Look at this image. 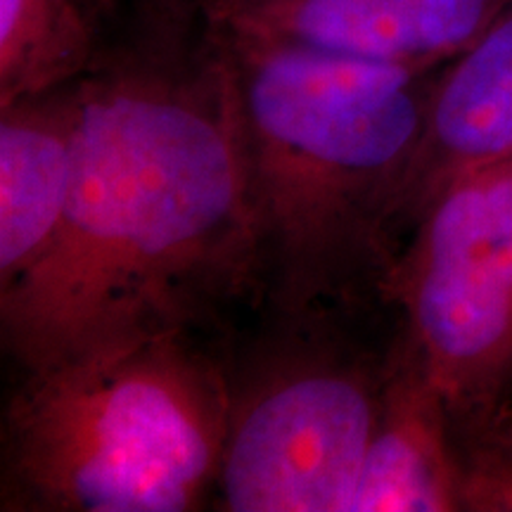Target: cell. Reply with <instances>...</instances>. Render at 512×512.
I'll return each mask as SVG.
<instances>
[{
	"instance_id": "cell-1",
	"label": "cell",
	"mask_w": 512,
	"mask_h": 512,
	"mask_svg": "<svg viewBox=\"0 0 512 512\" xmlns=\"http://www.w3.org/2000/svg\"><path fill=\"white\" fill-rule=\"evenodd\" d=\"M202 31V29H200ZM74 171L41 259L0 290L3 347L36 370L157 330H200L259 285L240 102L211 38L93 64Z\"/></svg>"
},
{
	"instance_id": "cell-2",
	"label": "cell",
	"mask_w": 512,
	"mask_h": 512,
	"mask_svg": "<svg viewBox=\"0 0 512 512\" xmlns=\"http://www.w3.org/2000/svg\"><path fill=\"white\" fill-rule=\"evenodd\" d=\"M238 91L259 285L292 328L380 290L439 69L200 27Z\"/></svg>"
},
{
	"instance_id": "cell-3",
	"label": "cell",
	"mask_w": 512,
	"mask_h": 512,
	"mask_svg": "<svg viewBox=\"0 0 512 512\" xmlns=\"http://www.w3.org/2000/svg\"><path fill=\"white\" fill-rule=\"evenodd\" d=\"M195 332H145L27 370L3 420L5 510L202 508L233 380Z\"/></svg>"
},
{
	"instance_id": "cell-4",
	"label": "cell",
	"mask_w": 512,
	"mask_h": 512,
	"mask_svg": "<svg viewBox=\"0 0 512 512\" xmlns=\"http://www.w3.org/2000/svg\"><path fill=\"white\" fill-rule=\"evenodd\" d=\"M380 292L401 344L444 396L453 430H489L512 408V157L434 200Z\"/></svg>"
},
{
	"instance_id": "cell-5",
	"label": "cell",
	"mask_w": 512,
	"mask_h": 512,
	"mask_svg": "<svg viewBox=\"0 0 512 512\" xmlns=\"http://www.w3.org/2000/svg\"><path fill=\"white\" fill-rule=\"evenodd\" d=\"M382 363L299 347L233 382L216 494L233 512H349L380 413Z\"/></svg>"
},
{
	"instance_id": "cell-6",
	"label": "cell",
	"mask_w": 512,
	"mask_h": 512,
	"mask_svg": "<svg viewBox=\"0 0 512 512\" xmlns=\"http://www.w3.org/2000/svg\"><path fill=\"white\" fill-rule=\"evenodd\" d=\"M512 0H204L192 19L396 67L437 69L465 53Z\"/></svg>"
},
{
	"instance_id": "cell-7",
	"label": "cell",
	"mask_w": 512,
	"mask_h": 512,
	"mask_svg": "<svg viewBox=\"0 0 512 512\" xmlns=\"http://www.w3.org/2000/svg\"><path fill=\"white\" fill-rule=\"evenodd\" d=\"M508 157H512V5L465 53L439 69L425 133L401 192L396 238L411 233L448 185Z\"/></svg>"
},
{
	"instance_id": "cell-8",
	"label": "cell",
	"mask_w": 512,
	"mask_h": 512,
	"mask_svg": "<svg viewBox=\"0 0 512 512\" xmlns=\"http://www.w3.org/2000/svg\"><path fill=\"white\" fill-rule=\"evenodd\" d=\"M460 510V465L444 396L396 337L380 413L349 512Z\"/></svg>"
},
{
	"instance_id": "cell-9",
	"label": "cell",
	"mask_w": 512,
	"mask_h": 512,
	"mask_svg": "<svg viewBox=\"0 0 512 512\" xmlns=\"http://www.w3.org/2000/svg\"><path fill=\"white\" fill-rule=\"evenodd\" d=\"M76 81L0 107V290L41 259L60 228L74 171Z\"/></svg>"
},
{
	"instance_id": "cell-10",
	"label": "cell",
	"mask_w": 512,
	"mask_h": 512,
	"mask_svg": "<svg viewBox=\"0 0 512 512\" xmlns=\"http://www.w3.org/2000/svg\"><path fill=\"white\" fill-rule=\"evenodd\" d=\"M95 34L88 0H0V107L81 79Z\"/></svg>"
},
{
	"instance_id": "cell-11",
	"label": "cell",
	"mask_w": 512,
	"mask_h": 512,
	"mask_svg": "<svg viewBox=\"0 0 512 512\" xmlns=\"http://www.w3.org/2000/svg\"><path fill=\"white\" fill-rule=\"evenodd\" d=\"M453 439L460 465V510L512 512V420L489 430H453Z\"/></svg>"
},
{
	"instance_id": "cell-12",
	"label": "cell",
	"mask_w": 512,
	"mask_h": 512,
	"mask_svg": "<svg viewBox=\"0 0 512 512\" xmlns=\"http://www.w3.org/2000/svg\"><path fill=\"white\" fill-rule=\"evenodd\" d=\"M162 5V12H166L171 19H181L195 15V10L200 8L204 0H157Z\"/></svg>"
},
{
	"instance_id": "cell-13",
	"label": "cell",
	"mask_w": 512,
	"mask_h": 512,
	"mask_svg": "<svg viewBox=\"0 0 512 512\" xmlns=\"http://www.w3.org/2000/svg\"><path fill=\"white\" fill-rule=\"evenodd\" d=\"M510 418H512V408H510Z\"/></svg>"
}]
</instances>
